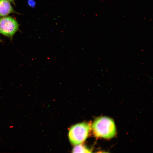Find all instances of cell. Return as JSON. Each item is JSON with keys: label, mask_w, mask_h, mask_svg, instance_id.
Segmentation results:
<instances>
[{"label": "cell", "mask_w": 153, "mask_h": 153, "mask_svg": "<svg viewBox=\"0 0 153 153\" xmlns=\"http://www.w3.org/2000/svg\"><path fill=\"white\" fill-rule=\"evenodd\" d=\"M92 128L94 135L96 137L109 139L114 137L116 134L114 121L106 117L97 118L94 122Z\"/></svg>", "instance_id": "1"}, {"label": "cell", "mask_w": 153, "mask_h": 153, "mask_svg": "<svg viewBox=\"0 0 153 153\" xmlns=\"http://www.w3.org/2000/svg\"><path fill=\"white\" fill-rule=\"evenodd\" d=\"M90 129L89 124L86 122L78 124L72 126L68 134L71 144L76 145L84 141L88 136Z\"/></svg>", "instance_id": "2"}, {"label": "cell", "mask_w": 153, "mask_h": 153, "mask_svg": "<svg viewBox=\"0 0 153 153\" xmlns=\"http://www.w3.org/2000/svg\"><path fill=\"white\" fill-rule=\"evenodd\" d=\"M19 24L14 18L10 16L0 17V34L11 40L15 33L19 30Z\"/></svg>", "instance_id": "3"}, {"label": "cell", "mask_w": 153, "mask_h": 153, "mask_svg": "<svg viewBox=\"0 0 153 153\" xmlns=\"http://www.w3.org/2000/svg\"><path fill=\"white\" fill-rule=\"evenodd\" d=\"M13 13L19 14L15 11L10 2L6 0H0V17Z\"/></svg>", "instance_id": "4"}, {"label": "cell", "mask_w": 153, "mask_h": 153, "mask_svg": "<svg viewBox=\"0 0 153 153\" xmlns=\"http://www.w3.org/2000/svg\"><path fill=\"white\" fill-rule=\"evenodd\" d=\"M74 147L73 150V152H90V149L82 145L78 144Z\"/></svg>", "instance_id": "5"}, {"label": "cell", "mask_w": 153, "mask_h": 153, "mask_svg": "<svg viewBox=\"0 0 153 153\" xmlns=\"http://www.w3.org/2000/svg\"><path fill=\"white\" fill-rule=\"evenodd\" d=\"M28 5L31 7H34L36 5V2L34 0H28Z\"/></svg>", "instance_id": "6"}, {"label": "cell", "mask_w": 153, "mask_h": 153, "mask_svg": "<svg viewBox=\"0 0 153 153\" xmlns=\"http://www.w3.org/2000/svg\"><path fill=\"white\" fill-rule=\"evenodd\" d=\"M10 2L13 4L14 5H15V0H6Z\"/></svg>", "instance_id": "7"}, {"label": "cell", "mask_w": 153, "mask_h": 153, "mask_svg": "<svg viewBox=\"0 0 153 153\" xmlns=\"http://www.w3.org/2000/svg\"><path fill=\"white\" fill-rule=\"evenodd\" d=\"M3 42V41L1 40V39H0V42Z\"/></svg>", "instance_id": "8"}]
</instances>
